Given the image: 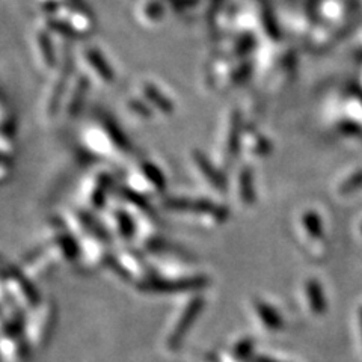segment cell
Segmentation results:
<instances>
[{
	"mask_svg": "<svg viewBox=\"0 0 362 362\" xmlns=\"http://www.w3.org/2000/svg\"><path fill=\"white\" fill-rule=\"evenodd\" d=\"M303 290H305V298H307V300H308L307 302L308 310L311 313H322L325 308V302H323L320 286L317 284L315 281H308V282H305Z\"/></svg>",
	"mask_w": 362,
	"mask_h": 362,
	"instance_id": "cell-1",
	"label": "cell"
},
{
	"mask_svg": "<svg viewBox=\"0 0 362 362\" xmlns=\"http://www.w3.org/2000/svg\"><path fill=\"white\" fill-rule=\"evenodd\" d=\"M358 323H359V329H361V337H362V308L359 310V314H358ZM362 339V338H361Z\"/></svg>",
	"mask_w": 362,
	"mask_h": 362,
	"instance_id": "cell-3",
	"label": "cell"
},
{
	"mask_svg": "<svg viewBox=\"0 0 362 362\" xmlns=\"http://www.w3.org/2000/svg\"><path fill=\"white\" fill-rule=\"evenodd\" d=\"M257 311H258V315L259 319L263 320V323L267 325V327L270 331H279L282 327V323L279 320V317L275 315L274 310H272L270 307H267V305H263V303H258L257 305Z\"/></svg>",
	"mask_w": 362,
	"mask_h": 362,
	"instance_id": "cell-2",
	"label": "cell"
}]
</instances>
